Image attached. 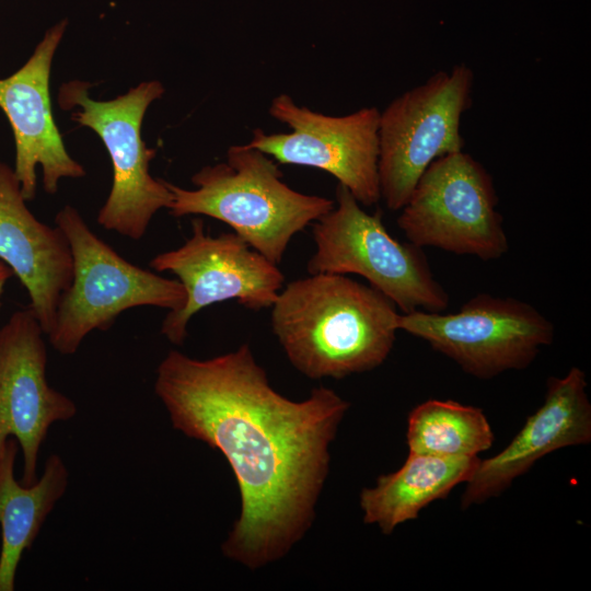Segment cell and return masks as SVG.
Here are the masks:
<instances>
[{
	"label": "cell",
	"mask_w": 591,
	"mask_h": 591,
	"mask_svg": "<svg viewBox=\"0 0 591 591\" xmlns=\"http://www.w3.org/2000/svg\"><path fill=\"white\" fill-rule=\"evenodd\" d=\"M55 223L67 237L72 256L71 283L47 335L59 354H76L91 332L107 331L126 310L155 306L173 312L184 305L186 291L177 279L125 259L89 228L74 207H62Z\"/></svg>",
	"instance_id": "4"
},
{
	"label": "cell",
	"mask_w": 591,
	"mask_h": 591,
	"mask_svg": "<svg viewBox=\"0 0 591 591\" xmlns=\"http://www.w3.org/2000/svg\"><path fill=\"white\" fill-rule=\"evenodd\" d=\"M315 253L309 274L358 275L403 313L443 312L449 294L421 248L393 237L380 212L368 213L341 184L335 206L312 223Z\"/></svg>",
	"instance_id": "5"
},
{
	"label": "cell",
	"mask_w": 591,
	"mask_h": 591,
	"mask_svg": "<svg viewBox=\"0 0 591 591\" xmlns=\"http://www.w3.org/2000/svg\"><path fill=\"white\" fill-rule=\"evenodd\" d=\"M591 442V403L586 373L572 367L561 378L551 376L543 404L497 454L480 460L465 483L461 508L498 497L545 455Z\"/></svg>",
	"instance_id": "14"
},
{
	"label": "cell",
	"mask_w": 591,
	"mask_h": 591,
	"mask_svg": "<svg viewBox=\"0 0 591 591\" xmlns=\"http://www.w3.org/2000/svg\"><path fill=\"white\" fill-rule=\"evenodd\" d=\"M67 21L50 27L28 60L11 76L0 79V108L14 136V172L26 201L36 194V166L43 171L46 193L55 194L59 181L85 175L83 166L67 152L54 121L49 77L54 55L65 34Z\"/></svg>",
	"instance_id": "13"
},
{
	"label": "cell",
	"mask_w": 591,
	"mask_h": 591,
	"mask_svg": "<svg viewBox=\"0 0 591 591\" xmlns=\"http://www.w3.org/2000/svg\"><path fill=\"white\" fill-rule=\"evenodd\" d=\"M13 276L12 270L2 262H0V308H1V298L4 291V287L8 280Z\"/></svg>",
	"instance_id": "19"
},
{
	"label": "cell",
	"mask_w": 591,
	"mask_h": 591,
	"mask_svg": "<svg viewBox=\"0 0 591 591\" xmlns=\"http://www.w3.org/2000/svg\"><path fill=\"white\" fill-rule=\"evenodd\" d=\"M88 82L70 81L59 90V105L71 119L95 131L106 147L113 164V185L99 211L97 223L111 231L140 240L154 215L169 209L172 193L166 181L149 173L155 150L141 138V124L149 105L160 99L164 88L159 81L141 82L109 101L89 96Z\"/></svg>",
	"instance_id": "6"
},
{
	"label": "cell",
	"mask_w": 591,
	"mask_h": 591,
	"mask_svg": "<svg viewBox=\"0 0 591 591\" xmlns=\"http://www.w3.org/2000/svg\"><path fill=\"white\" fill-rule=\"evenodd\" d=\"M12 167L0 161V262L26 289L28 309L47 336L62 293L72 279L67 237L30 211Z\"/></svg>",
	"instance_id": "15"
},
{
	"label": "cell",
	"mask_w": 591,
	"mask_h": 591,
	"mask_svg": "<svg viewBox=\"0 0 591 591\" xmlns=\"http://www.w3.org/2000/svg\"><path fill=\"white\" fill-rule=\"evenodd\" d=\"M479 462L473 457H443L409 452L395 472L378 477L373 487L360 493L363 522L390 535L416 519L431 502L445 498L454 487L466 483Z\"/></svg>",
	"instance_id": "17"
},
{
	"label": "cell",
	"mask_w": 591,
	"mask_h": 591,
	"mask_svg": "<svg viewBox=\"0 0 591 591\" xmlns=\"http://www.w3.org/2000/svg\"><path fill=\"white\" fill-rule=\"evenodd\" d=\"M269 115L288 125L290 132L266 134L254 129L247 144L281 164L320 169L333 175L362 206L380 199L379 119L376 107H363L344 116H331L299 106L279 94Z\"/></svg>",
	"instance_id": "11"
},
{
	"label": "cell",
	"mask_w": 591,
	"mask_h": 591,
	"mask_svg": "<svg viewBox=\"0 0 591 591\" xmlns=\"http://www.w3.org/2000/svg\"><path fill=\"white\" fill-rule=\"evenodd\" d=\"M495 436L484 412L451 399H428L407 418L409 452L443 457H473L487 451Z\"/></svg>",
	"instance_id": "18"
},
{
	"label": "cell",
	"mask_w": 591,
	"mask_h": 591,
	"mask_svg": "<svg viewBox=\"0 0 591 591\" xmlns=\"http://www.w3.org/2000/svg\"><path fill=\"white\" fill-rule=\"evenodd\" d=\"M395 304L346 275L310 274L282 287L270 325L303 375L343 379L380 367L398 332Z\"/></svg>",
	"instance_id": "2"
},
{
	"label": "cell",
	"mask_w": 591,
	"mask_h": 591,
	"mask_svg": "<svg viewBox=\"0 0 591 591\" xmlns=\"http://www.w3.org/2000/svg\"><path fill=\"white\" fill-rule=\"evenodd\" d=\"M154 393L172 427L218 450L235 476L241 512L223 555L253 570L282 558L313 523L349 402L325 386L285 397L246 344L209 359L170 350Z\"/></svg>",
	"instance_id": "1"
},
{
	"label": "cell",
	"mask_w": 591,
	"mask_h": 591,
	"mask_svg": "<svg viewBox=\"0 0 591 591\" xmlns=\"http://www.w3.org/2000/svg\"><path fill=\"white\" fill-rule=\"evenodd\" d=\"M149 265L175 275L186 291L184 305L169 312L161 325V334L176 346L183 345L188 323L200 310L227 300L253 311L271 308L285 283L278 265L234 232L212 236L199 218L183 245L155 255Z\"/></svg>",
	"instance_id": "10"
},
{
	"label": "cell",
	"mask_w": 591,
	"mask_h": 591,
	"mask_svg": "<svg viewBox=\"0 0 591 591\" xmlns=\"http://www.w3.org/2000/svg\"><path fill=\"white\" fill-rule=\"evenodd\" d=\"M192 183L194 189L166 182L171 216L220 220L276 265L292 237L335 206L333 199L288 186L277 163L247 143L231 146L224 161L204 166Z\"/></svg>",
	"instance_id": "3"
},
{
	"label": "cell",
	"mask_w": 591,
	"mask_h": 591,
	"mask_svg": "<svg viewBox=\"0 0 591 591\" xmlns=\"http://www.w3.org/2000/svg\"><path fill=\"white\" fill-rule=\"evenodd\" d=\"M19 443L10 438L0 460V591L15 589L19 564L37 537L45 520L65 495L69 471L58 454L47 457L42 476L32 485L14 476Z\"/></svg>",
	"instance_id": "16"
},
{
	"label": "cell",
	"mask_w": 591,
	"mask_h": 591,
	"mask_svg": "<svg viewBox=\"0 0 591 591\" xmlns=\"http://www.w3.org/2000/svg\"><path fill=\"white\" fill-rule=\"evenodd\" d=\"M44 331L31 311H15L0 326V460L10 438L23 456L21 483L37 480V463L49 428L77 415L76 403L47 381Z\"/></svg>",
	"instance_id": "12"
},
{
	"label": "cell",
	"mask_w": 591,
	"mask_h": 591,
	"mask_svg": "<svg viewBox=\"0 0 591 591\" xmlns=\"http://www.w3.org/2000/svg\"><path fill=\"white\" fill-rule=\"evenodd\" d=\"M472 69L460 63L395 97L379 119V184L385 206L401 210L438 158L463 151L461 118L471 106Z\"/></svg>",
	"instance_id": "7"
},
{
	"label": "cell",
	"mask_w": 591,
	"mask_h": 591,
	"mask_svg": "<svg viewBox=\"0 0 591 591\" xmlns=\"http://www.w3.org/2000/svg\"><path fill=\"white\" fill-rule=\"evenodd\" d=\"M397 327L478 379L528 368L555 337L554 324L530 303L488 293L476 294L455 313H402Z\"/></svg>",
	"instance_id": "9"
},
{
	"label": "cell",
	"mask_w": 591,
	"mask_h": 591,
	"mask_svg": "<svg viewBox=\"0 0 591 591\" xmlns=\"http://www.w3.org/2000/svg\"><path fill=\"white\" fill-rule=\"evenodd\" d=\"M497 205L493 176L460 151L426 169L401 209L397 225L420 248L495 260L509 248Z\"/></svg>",
	"instance_id": "8"
}]
</instances>
